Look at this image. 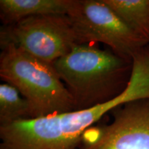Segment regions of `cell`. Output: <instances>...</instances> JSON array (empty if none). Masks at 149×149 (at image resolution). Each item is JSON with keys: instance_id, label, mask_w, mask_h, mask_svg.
Segmentation results:
<instances>
[{"instance_id": "obj_1", "label": "cell", "mask_w": 149, "mask_h": 149, "mask_svg": "<svg viewBox=\"0 0 149 149\" xmlns=\"http://www.w3.org/2000/svg\"><path fill=\"white\" fill-rule=\"evenodd\" d=\"M146 98H149V44L133 57L131 77L122 94L90 109L5 124L1 129L3 149H77L84 132L104 115Z\"/></svg>"}, {"instance_id": "obj_2", "label": "cell", "mask_w": 149, "mask_h": 149, "mask_svg": "<svg viewBox=\"0 0 149 149\" xmlns=\"http://www.w3.org/2000/svg\"><path fill=\"white\" fill-rule=\"evenodd\" d=\"M53 66L71 95L76 111L117 97L128 86L133 71V61L97 44H75Z\"/></svg>"}, {"instance_id": "obj_3", "label": "cell", "mask_w": 149, "mask_h": 149, "mask_svg": "<svg viewBox=\"0 0 149 149\" xmlns=\"http://www.w3.org/2000/svg\"><path fill=\"white\" fill-rule=\"evenodd\" d=\"M0 77L29 102L31 118L76 111L71 95L53 64L29 55L10 42L1 43Z\"/></svg>"}, {"instance_id": "obj_4", "label": "cell", "mask_w": 149, "mask_h": 149, "mask_svg": "<svg viewBox=\"0 0 149 149\" xmlns=\"http://www.w3.org/2000/svg\"><path fill=\"white\" fill-rule=\"evenodd\" d=\"M78 44H106L117 55L133 61L149 43L137 35L104 0H73L67 13Z\"/></svg>"}, {"instance_id": "obj_5", "label": "cell", "mask_w": 149, "mask_h": 149, "mask_svg": "<svg viewBox=\"0 0 149 149\" xmlns=\"http://www.w3.org/2000/svg\"><path fill=\"white\" fill-rule=\"evenodd\" d=\"M0 42L14 44L29 55L54 64L78 44L68 15L31 17L0 31Z\"/></svg>"}, {"instance_id": "obj_6", "label": "cell", "mask_w": 149, "mask_h": 149, "mask_svg": "<svg viewBox=\"0 0 149 149\" xmlns=\"http://www.w3.org/2000/svg\"><path fill=\"white\" fill-rule=\"evenodd\" d=\"M113 121L84 132L77 149H149V98L115 108Z\"/></svg>"}, {"instance_id": "obj_7", "label": "cell", "mask_w": 149, "mask_h": 149, "mask_svg": "<svg viewBox=\"0 0 149 149\" xmlns=\"http://www.w3.org/2000/svg\"><path fill=\"white\" fill-rule=\"evenodd\" d=\"M73 0H1L0 17L9 26L31 17L67 15Z\"/></svg>"}, {"instance_id": "obj_8", "label": "cell", "mask_w": 149, "mask_h": 149, "mask_svg": "<svg viewBox=\"0 0 149 149\" xmlns=\"http://www.w3.org/2000/svg\"><path fill=\"white\" fill-rule=\"evenodd\" d=\"M133 31L149 43V0H104Z\"/></svg>"}, {"instance_id": "obj_9", "label": "cell", "mask_w": 149, "mask_h": 149, "mask_svg": "<svg viewBox=\"0 0 149 149\" xmlns=\"http://www.w3.org/2000/svg\"><path fill=\"white\" fill-rule=\"evenodd\" d=\"M31 118L29 102L8 83L0 84V125Z\"/></svg>"}]
</instances>
